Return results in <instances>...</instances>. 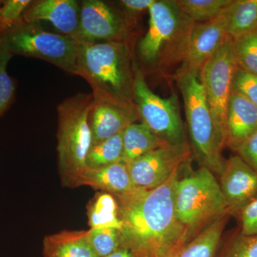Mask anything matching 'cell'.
Wrapping results in <instances>:
<instances>
[{"instance_id":"cell-1","label":"cell","mask_w":257,"mask_h":257,"mask_svg":"<svg viewBox=\"0 0 257 257\" xmlns=\"http://www.w3.org/2000/svg\"><path fill=\"white\" fill-rule=\"evenodd\" d=\"M181 166L156 188L136 189L115 197L122 222V246L130 248L135 257L165 256L182 246L189 232L176 217L174 205Z\"/></svg>"},{"instance_id":"cell-2","label":"cell","mask_w":257,"mask_h":257,"mask_svg":"<svg viewBox=\"0 0 257 257\" xmlns=\"http://www.w3.org/2000/svg\"><path fill=\"white\" fill-rule=\"evenodd\" d=\"M77 65L94 98L134 102V65L124 42L79 43Z\"/></svg>"},{"instance_id":"cell-3","label":"cell","mask_w":257,"mask_h":257,"mask_svg":"<svg viewBox=\"0 0 257 257\" xmlns=\"http://www.w3.org/2000/svg\"><path fill=\"white\" fill-rule=\"evenodd\" d=\"M93 101L92 93L79 92L57 106V150L64 187H79V179L87 170L86 157L92 147L89 116Z\"/></svg>"},{"instance_id":"cell-4","label":"cell","mask_w":257,"mask_h":257,"mask_svg":"<svg viewBox=\"0 0 257 257\" xmlns=\"http://www.w3.org/2000/svg\"><path fill=\"white\" fill-rule=\"evenodd\" d=\"M177 81L194 155L202 167L220 176L226 162L222 156L225 136L211 114L199 72H181Z\"/></svg>"},{"instance_id":"cell-5","label":"cell","mask_w":257,"mask_h":257,"mask_svg":"<svg viewBox=\"0 0 257 257\" xmlns=\"http://www.w3.org/2000/svg\"><path fill=\"white\" fill-rule=\"evenodd\" d=\"M148 10L150 28L138 46L142 60L149 64L182 60L194 22L174 0H155Z\"/></svg>"},{"instance_id":"cell-6","label":"cell","mask_w":257,"mask_h":257,"mask_svg":"<svg viewBox=\"0 0 257 257\" xmlns=\"http://www.w3.org/2000/svg\"><path fill=\"white\" fill-rule=\"evenodd\" d=\"M0 37L13 55L40 59L78 75L79 43L72 37L47 31L39 23L23 20L2 32Z\"/></svg>"},{"instance_id":"cell-7","label":"cell","mask_w":257,"mask_h":257,"mask_svg":"<svg viewBox=\"0 0 257 257\" xmlns=\"http://www.w3.org/2000/svg\"><path fill=\"white\" fill-rule=\"evenodd\" d=\"M174 205L176 217L188 231L209 219L229 214L220 184L214 174L203 167L177 180Z\"/></svg>"},{"instance_id":"cell-8","label":"cell","mask_w":257,"mask_h":257,"mask_svg":"<svg viewBox=\"0 0 257 257\" xmlns=\"http://www.w3.org/2000/svg\"><path fill=\"white\" fill-rule=\"evenodd\" d=\"M133 101L143 124L155 136L170 146L185 143L178 98L174 94L162 98L147 85L141 70L134 64Z\"/></svg>"},{"instance_id":"cell-9","label":"cell","mask_w":257,"mask_h":257,"mask_svg":"<svg viewBox=\"0 0 257 257\" xmlns=\"http://www.w3.org/2000/svg\"><path fill=\"white\" fill-rule=\"evenodd\" d=\"M236 67L232 38L228 35L215 53L203 64L199 72L211 114L224 136L226 109Z\"/></svg>"},{"instance_id":"cell-10","label":"cell","mask_w":257,"mask_h":257,"mask_svg":"<svg viewBox=\"0 0 257 257\" xmlns=\"http://www.w3.org/2000/svg\"><path fill=\"white\" fill-rule=\"evenodd\" d=\"M187 144L161 147L127 164L128 172L136 189H155L165 183L175 171L188 160Z\"/></svg>"},{"instance_id":"cell-11","label":"cell","mask_w":257,"mask_h":257,"mask_svg":"<svg viewBox=\"0 0 257 257\" xmlns=\"http://www.w3.org/2000/svg\"><path fill=\"white\" fill-rule=\"evenodd\" d=\"M232 5V4H231ZM231 7V6H230ZM229 8L212 20L194 23L184 49L183 65L178 73L197 72L215 53L228 36Z\"/></svg>"},{"instance_id":"cell-12","label":"cell","mask_w":257,"mask_h":257,"mask_svg":"<svg viewBox=\"0 0 257 257\" xmlns=\"http://www.w3.org/2000/svg\"><path fill=\"white\" fill-rule=\"evenodd\" d=\"M125 35L124 20L106 3L100 0L82 2L78 32L74 38L79 43L122 42Z\"/></svg>"},{"instance_id":"cell-13","label":"cell","mask_w":257,"mask_h":257,"mask_svg":"<svg viewBox=\"0 0 257 257\" xmlns=\"http://www.w3.org/2000/svg\"><path fill=\"white\" fill-rule=\"evenodd\" d=\"M139 119L138 109L134 102L94 97L89 116L92 147L122 133Z\"/></svg>"},{"instance_id":"cell-14","label":"cell","mask_w":257,"mask_h":257,"mask_svg":"<svg viewBox=\"0 0 257 257\" xmlns=\"http://www.w3.org/2000/svg\"><path fill=\"white\" fill-rule=\"evenodd\" d=\"M219 184L229 214H239L257 198V172L239 155L226 161Z\"/></svg>"},{"instance_id":"cell-15","label":"cell","mask_w":257,"mask_h":257,"mask_svg":"<svg viewBox=\"0 0 257 257\" xmlns=\"http://www.w3.org/2000/svg\"><path fill=\"white\" fill-rule=\"evenodd\" d=\"M80 8L75 0L32 1L22 20L26 23L46 21L62 35L75 38L78 32Z\"/></svg>"},{"instance_id":"cell-16","label":"cell","mask_w":257,"mask_h":257,"mask_svg":"<svg viewBox=\"0 0 257 257\" xmlns=\"http://www.w3.org/2000/svg\"><path fill=\"white\" fill-rule=\"evenodd\" d=\"M257 132V106L231 92L225 123V145L235 152Z\"/></svg>"},{"instance_id":"cell-17","label":"cell","mask_w":257,"mask_h":257,"mask_svg":"<svg viewBox=\"0 0 257 257\" xmlns=\"http://www.w3.org/2000/svg\"><path fill=\"white\" fill-rule=\"evenodd\" d=\"M86 185L114 197L133 192L134 187L127 165L119 162L97 170H87L79 179V187Z\"/></svg>"},{"instance_id":"cell-18","label":"cell","mask_w":257,"mask_h":257,"mask_svg":"<svg viewBox=\"0 0 257 257\" xmlns=\"http://www.w3.org/2000/svg\"><path fill=\"white\" fill-rule=\"evenodd\" d=\"M43 257H99L87 240V230L47 235L43 239Z\"/></svg>"},{"instance_id":"cell-19","label":"cell","mask_w":257,"mask_h":257,"mask_svg":"<svg viewBox=\"0 0 257 257\" xmlns=\"http://www.w3.org/2000/svg\"><path fill=\"white\" fill-rule=\"evenodd\" d=\"M224 214L213 220L191 242L179 246L163 257H213L221 239L226 223Z\"/></svg>"},{"instance_id":"cell-20","label":"cell","mask_w":257,"mask_h":257,"mask_svg":"<svg viewBox=\"0 0 257 257\" xmlns=\"http://www.w3.org/2000/svg\"><path fill=\"white\" fill-rule=\"evenodd\" d=\"M122 140L121 161L126 165L148 152L168 145L155 136L143 122L133 123L125 128Z\"/></svg>"},{"instance_id":"cell-21","label":"cell","mask_w":257,"mask_h":257,"mask_svg":"<svg viewBox=\"0 0 257 257\" xmlns=\"http://www.w3.org/2000/svg\"><path fill=\"white\" fill-rule=\"evenodd\" d=\"M88 223L91 229L114 228L121 231L118 204L114 196L108 193H97L87 205Z\"/></svg>"},{"instance_id":"cell-22","label":"cell","mask_w":257,"mask_h":257,"mask_svg":"<svg viewBox=\"0 0 257 257\" xmlns=\"http://www.w3.org/2000/svg\"><path fill=\"white\" fill-rule=\"evenodd\" d=\"M257 28V0H234L230 7L228 35L231 38Z\"/></svg>"},{"instance_id":"cell-23","label":"cell","mask_w":257,"mask_h":257,"mask_svg":"<svg viewBox=\"0 0 257 257\" xmlns=\"http://www.w3.org/2000/svg\"><path fill=\"white\" fill-rule=\"evenodd\" d=\"M122 133L91 147L86 157L87 170H97L122 162Z\"/></svg>"},{"instance_id":"cell-24","label":"cell","mask_w":257,"mask_h":257,"mask_svg":"<svg viewBox=\"0 0 257 257\" xmlns=\"http://www.w3.org/2000/svg\"><path fill=\"white\" fill-rule=\"evenodd\" d=\"M177 5L194 23L216 18L231 6L234 0H177Z\"/></svg>"},{"instance_id":"cell-25","label":"cell","mask_w":257,"mask_h":257,"mask_svg":"<svg viewBox=\"0 0 257 257\" xmlns=\"http://www.w3.org/2000/svg\"><path fill=\"white\" fill-rule=\"evenodd\" d=\"M236 67L257 74V28L232 39Z\"/></svg>"},{"instance_id":"cell-26","label":"cell","mask_w":257,"mask_h":257,"mask_svg":"<svg viewBox=\"0 0 257 257\" xmlns=\"http://www.w3.org/2000/svg\"><path fill=\"white\" fill-rule=\"evenodd\" d=\"M87 240L99 257H106L123 245L121 233L114 228H90L87 230Z\"/></svg>"},{"instance_id":"cell-27","label":"cell","mask_w":257,"mask_h":257,"mask_svg":"<svg viewBox=\"0 0 257 257\" xmlns=\"http://www.w3.org/2000/svg\"><path fill=\"white\" fill-rule=\"evenodd\" d=\"M13 57V54L0 37V118L8 110L14 99L15 83L7 70L8 64Z\"/></svg>"},{"instance_id":"cell-28","label":"cell","mask_w":257,"mask_h":257,"mask_svg":"<svg viewBox=\"0 0 257 257\" xmlns=\"http://www.w3.org/2000/svg\"><path fill=\"white\" fill-rule=\"evenodd\" d=\"M231 92L242 96L257 106V74L236 67L233 74Z\"/></svg>"},{"instance_id":"cell-29","label":"cell","mask_w":257,"mask_h":257,"mask_svg":"<svg viewBox=\"0 0 257 257\" xmlns=\"http://www.w3.org/2000/svg\"><path fill=\"white\" fill-rule=\"evenodd\" d=\"M30 0H8L0 8V33L23 18Z\"/></svg>"},{"instance_id":"cell-30","label":"cell","mask_w":257,"mask_h":257,"mask_svg":"<svg viewBox=\"0 0 257 257\" xmlns=\"http://www.w3.org/2000/svg\"><path fill=\"white\" fill-rule=\"evenodd\" d=\"M227 257H257V236H245L240 233Z\"/></svg>"},{"instance_id":"cell-31","label":"cell","mask_w":257,"mask_h":257,"mask_svg":"<svg viewBox=\"0 0 257 257\" xmlns=\"http://www.w3.org/2000/svg\"><path fill=\"white\" fill-rule=\"evenodd\" d=\"M241 220V234L257 236V198L243 208L239 214Z\"/></svg>"},{"instance_id":"cell-32","label":"cell","mask_w":257,"mask_h":257,"mask_svg":"<svg viewBox=\"0 0 257 257\" xmlns=\"http://www.w3.org/2000/svg\"><path fill=\"white\" fill-rule=\"evenodd\" d=\"M237 155L257 172V132L237 149Z\"/></svg>"},{"instance_id":"cell-33","label":"cell","mask_w":257,"mask_h":257,"mask_svg":"<svg viewBox=\"0 0 257 257\" xmlns=\"http://www.w3.org/2000/svg\"><path fill=\"white\" fill-rule=\"evenodd\" d=\"M155 0H122L123 8L130 13H139L150 9Z\"/></svg>"},{"instance_id":"cell-34","label":"cell","mask_w":257,"mask_h":257,"mask_svg":"<svg viewBox=\"0 0 257 257\" xmlns=\"http://www.w3.org/2000/svg\"><path fill=\"white\" fill-rule=\"evenodd\" d=\"M106 257H135L133 251L124 246H120L114 252L110 253Z\"/></svg>"}]
</instances>
